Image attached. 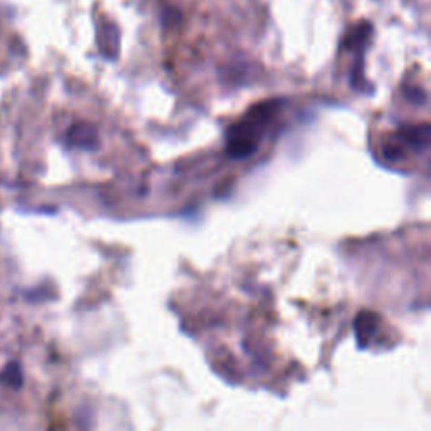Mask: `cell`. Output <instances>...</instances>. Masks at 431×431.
I'll use <instances>...</instances> for the list:
<instances>
[{
	"label": "cell",
	"mask_w": 431,
	"mask_h": 431,
	"mask_svg": "<svg viewBox=\"0 0 431 431\" xmlns=\"http://www.w3.org/2000/svg\"><path fill=\"white\" fill-rule=\"evenodd\" d=\"M278 103L268 101L266 105L257 106L248 113L243 121H239L236 127L230 132V143H228V152L236 159L248 157L257 150L261 133L266 125L273 120V117L278 112Z\"/></svg>",
	"instance_id": "cell-1"
},
{
	"label": "cell",
	"mask_w": 431,
	"mask_h": 431,
	"mask_svg": "<svg viewBox=\"0 0 431 431\" xmlns=\"http://www.w3.org/2000/svg\"><path fill=\"white\" fill-rule=\"evenodd\" d=\"M68 142L74 147L94 148L98 143V132L91 123L74 125L68 133Z\"/></svg>",
	"instance_id": "cell-2"
},
{
	"label": "cell",
	"mask_w": 431,
	"mask_h": 431,
	"mask_svg": "<svg viewBox=\"0 0 431 431\" xmlns=\"http://www.w3.org/2000/svg\"><path fill=\"white\" fill-rule=\"evenodd\" d=\"M118 44H120V34L118 28L113 22H105L103 29L100 30V46L105 56L115 58L118 52Z\"/></svg>",
	"instance_id": "cell-3"
}]
</instances>
